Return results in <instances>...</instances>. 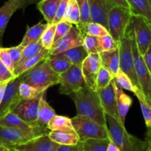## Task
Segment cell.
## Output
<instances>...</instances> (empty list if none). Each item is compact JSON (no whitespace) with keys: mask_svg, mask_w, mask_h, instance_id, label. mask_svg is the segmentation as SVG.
<instances>
[{"mask_svg":"<svg viewBox=\"0 0 151 151\" xmlns=\"http://www.w3.org/2000/svg\"><path fill=\"white\" fill-rule=\"evenodd\" d=\"M74 101L76 115L90 119L101 125L107 126L105 114L96 90L86 86L70 95Z\"/></svg>","mask_w":151,"mask_h":151,"instance_id":"1","label":"cell"},{"mask_svg":"<svg viewBox=\"0 0 151 151\" xmlns=\"http://www.w3.org/2000/svg\"><path fill=\"white\" fill-rule=\"evenodd\" d=\"M110 139L120 151H147V142L132 136L124 124L109 115H105Z\"/></svg>","mask_w":151,"mask_h":151,"instance_id":"2","label":"cell"},{"mask_svg":"<svg viewBox=\"0 0 151 151\" xmlns=\"http://www.w3.org/2000/svg\"><path fill=\"white\" fill-rule=\"evenodd\" d=\"M20 76L22 82L40 92H46L50 87L58 85L59 80V74L50 68L46 59Z\"/></svg>","mask_w":151,"mask_h":151,"instance_id":"3","label":"cell"},{"mask_svg":"<svg viewBox=\"0 0 151 151\" xmlns=\"http://www.w3.org/2000/svg\"><path fill=\"white\" fill-rule=\"evenodd\" d=\"M50 130L47 127L37 125L27 129L13 128L0 125V140L6 147L13 148L35 138L48 134Z\"/></svg>","mask_w":151,"mask_h":151,"instance_id":"4","label":"cell"},{"mask_svg":"<svg viewBox=\"0 0 151 151\" xmlns=\"http://www.w3.org/2000/svg\"><path fill=\"white\" fill-rule=\"evenodd\" d=\"M133 30L131 23L126 30L124 36L119 42L120 59V70L125 73L136 88H139L134 67V58L133 52Z\"/></svg>","mask_w":151,"mask_h":151,"instance_id":"5","label":"cell"},{"mask_svg":"<svg viewBox=\"0 0 151 151\" xmlns=\"http://www.w3.org/2000/svg\"><path fill=\"white\" fill-rule=\"evenodd\" d=\"M71 120L73 127L79 137V142L90 139H110L107 125H101L90 119L77 115Z\"/></svg>","mask_w":151,"mask_h":151,"instance_id":"6","label":"cell"},{"mask_svg":"<svg viewBox=\"0 0 151 151\" xmlns=\"http://www.w3.org/2000/svg\"><path fill=\"white\" fill-rule=\"evenodd\" d=\"M132 12L130 8L114 6L110 11L107 19L108 31L117 43L124 36L131 21Z\"/></svg>","mask_w":151,"mask_h":151,"instance_id":"7","label":"cell"},{"mask_svg":"<svg viewBox=\"0 0 151 151\" xmlns=\"http://www.w3.org/2000/svg\"><path fill=\"white\" fill-rule=\"evenodd\" d=\"M58 84L61 94L71 95L88 86L82 73V68L72 65L69 69L59 75Z\"/></svg>","mask_w":151,"mask_h":151,"instance_id":"8","label":"cell"},{"mask_svg":"<svg viewBox=\"0 0 151 151\" xmlns=\"http://www.w3.org/2000/svg\"><path fill=\"white\" fill-rule=\"evenodd\" d=\"M132 27L139 53L143 56L151 43V24L145 17L132 15Z\"/></svg>","mask_w":151,"mask_h":151,"instance_id":"9","label":"cell"},{"mask_svg":"<svg viewBox=\"0 0 151 151\" xmlns=\"http://www.w3.org/2000/svg\"><path fill=\"white\" fill-rule=\"evenodd\" d=\"M133 52L135 71L139 88L147 99L151 102V74L144 61L143 56L139 53L135 41L134 34L133 38Z\"/></svg>","mask_w":151,"mask_h":151,"instance_id":"10","label":"cell"},{"mask_svg":"<svg viewBox=\"0 0 151 151\" xmlns=\"http://www.w3.org/2000/svg\"><path fill=\"white\" fill-rule=\"evenodd\" d=\"M39 2L40 0H8L2 7H0V44L2 43L5 30L14 13Z\"/></svg>","mask_w":151,"mask_h":151,"instance_id":"11","label":"cell"},{"mask_svg":"<svg viewBox=\"0 0 151 151\" xmlns=\"http://www.w3.org/2000/svg\"><path fill=\"white\" fill-rule=\"evenodd\" d=\"M83 39L84 36L77 27L73 26L66 36L53 45L49 50V56H55L70 49L82 46Z\"/></svg>","mask_w":151,"mask_h":151,"instance_id":"12","label":"cell"},{"mask_svg":"<svg viewBox=\"0 0 151 151\" xmlns=\"http://www.w3.org/2000/svg\"><path fill=\"white\" fill-rule=\"evenodd\" d=\"M21 82V76H19L10 81L8 84L4 99L0 105V117L9 112H13L17 104L22 99L19 93V87Z\"/></svg>","mask_w":151,"mask_h":151,"instance_id":"13","label":"cell"},{"mask_svg":"<svg viewBox=\"0 0 151 151\" xmlns=\"http://www.w3.org/2000/svg\"><path fill=\"white\" fill-rule=\"evenodd\" d=\"M42 95L32 99H22L13 112L28 124L36 125L39 102Z\"/></svg>","mask_w":151,"mask_h":151,"instance_id":"14","label":"cell"},{"mask_svg":"<svg viewBox=\"0 0 151 151\" xmlns=\"http://www.w3.org/2000/svg\"><path fill=\"white\" fill-rule=\"evenodd\" d=\"M101 67L99 53H90L82 63V70L87 85L94 90L97 75Z\"/></svg>","mask_w":151,"mask_h":151,"instance_id":"15","label":"cell"},{"mask_svg":"<svg viewBox=\"0 0 151 151\" xmlns=\"http://www.w3.org/2000/svg\"><path fill=\"white\" fill-rule=\"evenodd\" d=\"M88 3L91 22L99 23L108 29L107 19L109 13L114 7L113 4L110 0H88Z\"/></svg>","mask_w":151,"mask_h":151,"instance_id":"16","label":"cell"},{"mask_svg":"<svg viewBox=\"0 0 151 151\" xmlns=\"http://www.w3.org/2000/svg\"><path fill=\"white\" fill-rule=\"evenodd\" d=\"M99 96L101 106L105 115H109L115 119H119L118 109H117L116 100L114 90H113L112 83L105 88L96 90Z\"/></svg>","mask_w":151,"mask_h":151,"instance_id":"17","label":"cell"},{"mask_svg":"<svg viewBox=\"0 0 151 151\" xmlns=\"http://www.w3.org/2000/svg\"><path fill=\"white\" fill-rule=\"evenodd\" d=\"M59 145L50 139L48 134H46L13 148L18 151H55Z\"/></svg>","mask_w":151,"mask_h":151,"instance_id":"18","label":"cell"},{"mask_svg":"<svg viewBox=\"0 0 151 151\" xmlns=\"http://www.w3.org/2000/svg\"><path fill=\"white\" fill-rule=\"evenodd\" d=\"M48 136L53 142L60 145H76L80 141L73 127L51 130L49 132Z\"/></svg>","mask_w":151,"mask_h":151,"instance_id":"19","label":"cell"},{"mask_svg":"<svg viewBox=\"0 0 151 151\" xmlns=\"http://www.w3.org/2000/svg\"><path fill=\"white\" fill-rule=\"evenodd\" d=\"M112 85H113V90L115 92L116 95V100L117 109H118L119 116L120 122L122 124L124 125L125 122V119L127 116V114L133 104V101L130 96H129L127 94L123 91L122 89L119 88L114 81L111 82Z\"/></svg>","mask_w":151,"mask_h":151,"instance_id":"20","label":"cell"},{"mask_svg":"<svg viewBox=\"0 0 151 151\" xmlns=\"http://www.w3.org/2000/svg\"><path fill=\"white\" fill-rule=\"evenodd\" d=\"M101 66L110 71L113 76L120 70L119 49V46L116 48L108 51L101 52L99 53Z\"/></svg>","mask_w":151,"mask_h":151,"instance_id":"21","label":"cell"},{"mask_svg":"<svg viewBox=\"0 0 151 151\" xmlns=\"http://www.w3.org/2000/svg\"><path fill=\"white\" fill-rule=\"evenodd\" d=\"M46 92L42 95L39 102V109L37 113V119L36 122V125L47 127L49 121L56 116V112L54 109L48 104L45 99Z\"/></svg>","mask_w":151,"mask_h":151,"instance_id":"22","label":"cell"},{"mask_svg":"<svg viewBox=\"0 0 151 151\" xmlns=\"http://www.w3.org/2000/svg\"><path fill=\"white\" fill-rule=\"evenodd\" d=\"M62 0H40L36 8L40 11L44 19L48 24H52L56 11Z\"/></svg>","mask_w":151,"mask_h":151,"instance_id":"23","label":"cell"},{"mask_svg":"<svg viewBox=\"0 0 151 151\" xmlns=\"http://www.w3.org/2000/svg\"><path fill=\"white\" fill-rule=\"evenodd\" d=\"M48 23H42V22H40L35 25L27 27L25 34H24L20 45H22L23 47H25L31 43L39 41L41 39L45 30L48 27Z\"/></svg>","mask_w":151,"mask_h":151,"instance_id":"24","label":"cell"},{"mask_svg":"<svg viewBox=\"0 0 151 151\" xmlns=\"http://www.w3.org/2000/svg\"><path fill=\"white\" fill-rule=\"evenodd\" d=\"M55 56L64 58L68 62H70L72 65L82 68V63H83L84 60L86 59L87 56H88V53L86 51L83 46H79V47L70 49V50H66L59 54L55 55Z\"/></svg>","mask_w":151,"mask_h":151,"instance_id":"25","label":"cell"},{"mask_svg":"<svg viewBox=\"0 0 151 151\" xmlns=\"http://www.w3.org/2000/svg\"><path fill=\"white\" fill-rule=\"evenodd\" d=\"M133 15L145 17L151 23V5L150 0H127Z\"/></svg>","mask_w":151,"mask_h":151,"instance_id":"26","label":"cell"},{"mask_svg":"<svg viewBox=\"0 0 151 151\" xmlns=\"http://www.w3.org/2000/svg\"><path fill=\"white\" fill-rule=\"evenodd\" d=\"M48 56L49 50L44 48L40 53H38L36 56H33L30 59L26 60L24 63H22L19 66L17 67L14 71V76H19L22 75V74L24 73L25 72L28 71L29 70L34 68L39 63H40L41 62L44 61L45 59H47Z\"/></svg>","mask_w":151,"mask_h":151,"instance_id":"27","label":"cell"},{"mask_svg":"<svg viewBox=\"0 0 151 151\" xmlns=\"http://www.w3.org/2000/svg\"><path fill=\"white\" fill-rule=\"evenodd\" d=\"M110 139H90L78 143L80 151H107Z\"/></svg>","mask_w":151,"mask_h":151,"instance_id":"28","label":"cell"},{"mask_svg":"<svg viewBox=\"0 0 151 151\" xmlns=\"http://www.w3.org/2000/svg\"><path fill=\"white\" fill-rule=\"evenodd\" d=\"M0 125L4 126V127L21 129L30 128L34 126L24 122L14 112H9L5 115L0 117Z\"/></svg>","mask_w":151,"mask_h":151,"instance_id":"29","label":"cell"},{"mask_svg":"<svg viewBox=\"0 0 151 151\" xmlns=\"http://www.w3.org/2000/svg\"><path fill=\"white\" fill-rule=\"evenodd\" d=\"M133 93L137 97L138 100L140 104L141 109H142V114H143L144 119H145V124L148 129L151 128V102L147 99L146 97L143 94L139 88H136Z\"/></svg>","mask_w":151,"mask_h":151,"instance_id":"30","label":"cell"},{"mask_svg":"<svg viewBox=\"0 0 151 151\" xmlns=\"http://www.w3.org/2000/svg\"><path fill=\"white\" fill-rule=\"evenodd\" d=\"M63 20L69 22L73 24H75L76 27L80 24V10H79L76 0H69L66 14H65Z\"/></svg>","mask_w":151,"mask_h":151,"instance_id":"31","label":"cell"},{"mask_svg":"<svg viewBox=\"0 0 151 151\" xmlns=\"http://www.w3.org/2000/svg\"><path fill=\"white\" fill-rule=\"evenodd\" d=\"M46 61L49 64L50 68L59 75L65 72L72 65V64L68 60L57 56H49L46 59Z\"/></svg>","mask_w":151,"mask_h":151,"instance_id":"32","label":"cell"},{"mask_svg":"<svg viewBox=\"0 0 151 151\" xmlns=\"http://www.w3.org/2000/svg\"><path fill=\"white\" fill-rule=\"evenodd\" d=\"M80 31L83 36L90 35V36H95V37H101V36L110 34L107 29L104 27L102 24L97 22H91L88 24H86Z\"/></svg>","mask_w":151,"mask_h":151,"instance_id":"33","label":"cell"},{"mask_svg":"<svg viewBox=\"0 0 151 151\" xmlns=\"http://www.w3.org/2000/svg\"><path fill=\"white\" fill-rule=\"evenodd\" d=\"M113 81L116 83V85L119 88L122 90H126V91H131L134 93L136 87L133 85V82L129 77L128 76L123 72L122 70H119L114 75Z\"/></svg>","mask_w":151,"mask_h":151,"instance_id":"34","label":"cell"},{"mask_svg":"<svg viewBox=\"0 0 151 151\" xmlns=\"http://www.w3.org/2000/svg\"><path fill=\"white\" fill-rule=\"evenodd\" d=\"M43 49H44V47H43L41 40L36 42L31 43V44L25 46V47H24V50H23L22 56L21 59H20L19 62V64L17 65V67L19 66L22 64L24 63L26 60L30 59V58H32L33 56H36L38 53H40ZM17 67H16V68H17Z\"/></svg>","mask_w":151,"mask_h":151,"instance_id":"35","label":"cell"},{"mask_svg":"<svg viewBox=\"0 0 151 151\" xmlns=\"http://www.w3.org/2000/svg\"><path fill=\"white\" fill-rule=\"evenodd\" d=\"M47 128L51 130H61L67 127H73L72 124V120L69 117L65 116L56 115L49 121L47 125Z\"/></svg>","mask_w":151,"mask_h":151,"instance_id":"36","label":"cell"},{"mask_svg":"<svg viewBox=\"0 0 151 151\" xmlns=\"http://www.w3.org/2000/svg\"><path fill=\"white\" fill-rule=\"evenodd\" d=\"M113 78H114V76L110 71L101 67L97 75L96 81V90L107 88L108 85H110Z\"/></svg>","mask_w":151,"mask_h":151,"instance_id":"37","label":"cell"},{"mask_svg":"<svg viewBox=\"0 0 151 151\" xmlns=\"http://www.w3.org/2000/svg\"><path fill=\"white\" fill-rule=\"evenodd\" d=\"M81 14V22L80 24L77 27L79 30H82L86 24L91 22V13L88 0H76Z\"/></svg>","mask_w":151,"mask_h":151,"instance_id":"38","label":"cell"},{"mask_svg":"<svg viewBox=\"0 0 151 151\" xmlns=\"http://www.w3.org/2000/svg\"><path fill=\"white\" fill-rule=\"evenodd\" d=\"M55 24H49L48 27L46 28L41 37V42L42 43L43 47L46 50H50L53 45L54 44L55 31H56Z\"/></svg>","mask_w":151,"mask_h":151,"instance_id":"39","label":"cell"},{"mask_svg":"<svg viewBox=\"0 0 151 151\" xmlns=\"http://www.w3.org/2000/svg\"><path fill=\"white\" fill-rule=\"evenodd\" d=\"M19 93L22 99H32L40 96L45 92H40L33 87L22 82L19 87Z\"/></svg>","mask_w":151,"mask_h":151,"instance_id":"40","label":"cell"},{"mask_svg":"<svg viewBox=\"0 0 151 151\" xmlns=\"http://www.w3.org/2000/svg\"><path fill=\"white\" fill-rule=\"evenodd\" d=\"M118 46L119 43H117L115 40H113V38L110 34L98 37L99 53H101V52L111 50L117 47Z\"/></svg>","mask_w":151,"mask_h":151,"instance_id":"41","label":"cell"},{"mask_svg":"<svg viewBox=\"0 0 151 151\" xmlns=\"http://www.w3.org/2000/svg\"><path fill=\"white\" fill-rule=\"evenodd\" d=\"M73 24L65 20H62L60 22L56 24V31H55V38H54V43L61 40L62 38L66 36L68 32L72 28Z\"/></svg>","mask_w":151,"mask_h":151,"instance_id":"42","label":"cell"},{"mask_svg":"<svg viewBox=\"0 0 151 151\" xmlns=\"http://www.w3.org/2000/svg\"><path fill=\"white\" fill-rule=\"evenodd\" d=\"M88 54L90 53H99L98 50V37L85 35L82 45Z\"/></svg>","mask_w":151,"mask_h":151,"instance_id":"43","label":"cell"},{"mask_svg":"<svg viewBox=\"0 0 151 151\" xmlns=\"http://www.w3.org/2000/svg\"><path fill=\"white\" fill-rule=\"evenodd\" d=\"M24 47H23L20 44L17 46H14V47H7V50H8L10 56H11V59H12L13 62H14L15 68L17 66L20 59H21Z\"/></svg>","mask_w":151,"mask_h":151,"instance_id":"44","label":"cell"},{"mask_svg":"<svg viewBox=\"0 0 151 151\" xmlns=\"http://www.w3.org/2000/svg\"><path fill=\"white\" fill-rule=\"evenodd\" d=\"M0 61L10 70L12 73H14V69H15V66L13 62L12 59H11V56H10L9 53H8L7 47H2L1 50H0Z\"/></svg>","mask_w":151,"mask_h":151,"instance_id":"45","label":"cell"},{"mask_svg":"<svg viewBox=\"0 0 151 151\" xmlns=\"http://www.w3.org/2000/svg\"><path fill=\"white\" fill-rule=\"evenodd\" d=\"M68 2H69V0H62V2H61L60 5H59V8L57 9V11H56V16H55L54 19H53L52 24H56L63 20L65 14H66Z\"/></svg>","mask_w":151,"mask_h":151,"instance_id":"46","label":"cell"},{"mask_svg":"<svg viewBox=\"0 0 151 151\" xmlns=\"http://www.w3.org/2000/svg\"><path fill=\"white\" fill-rule=\"evenodd\" d=\"M16 76L1 61H0V83L4 82H10Z\"/></svg>","mask_w":151,"mask_h":151,"instance_id":"47","label":"cell"},{"mask_svg":"<svg viewBox=\"0 0 151 151\" xmlns=\"http://www.w3.org/2000/svg\"><path fill=\"white\" fill-rule=\"evenodd\" d=\"M142 56H143L144 61H145V64H146L148 70L151 74V43L148 47L147 51Z\"/></svg>","mask_w":151,"mask_h":151,"instance_id":"48","label":"cell"},{"mask_svg":"<svg viewBox=\"0 0 151 151\" xmlns=\"http://www.w3.org/2000/svg\"><path fill=\"white\" fill-rule=\"evenodd\" d=\"M55 151H80L78 145H60L56 147Z\"/></svg>","mask_w":151,"mask_h":151,"instance_id":"49","label":"cell"},{"mask_svg":"<svg viewBox=\"0 0 151 151\" xmlns=\"http://www.w3.org/2000/svg\"><path fill=\"white\" fill-rule=\"evenodd\" d=\"M8 83L9 82H4L0 83V105L2 104V100L4 99V96H5V93Z\"/></svg>","mask_w":151,"mask_h":151,"instance_id":"50","label":"cell"},{"mask_svg":"<svg viewBox=\"0 0 151 151\" xmlns=\"http://www.w3.org/2000/svg\"><path fill=\"white\" fill-rule=\"evenodd\" d=\"M110 1L113 4L114 6H122L124 7V8H130V6H129V4L127 3V0H110Z\"/></svg>","mask_w":151,"mask_h":151,"instance_id":"51","label":"cell"},{"mask_svg":"<svg viewBox=\"0 0 151 151\" xmlns=\"http://www.w3.org/2000/svg\"><path fill=\"white\" fill-rule=\"evenodd\" d=\"M107 151H120V150L117 147L115 144L113 143L112 141H110V142L108 145V147H107Z\"/></svg>","mask_w":151,"mask_h":151,"instance_id":"52","label":"cell"},{"mask_svg":"<svg viewBox=\"0 0 151 151\" xmlns=\"http://www.w3.org/2000/svg\"><path fill=\"white\" fill-rule=\"evenodd\" d=\"M10 148L8 147L5 146L2 142L0 140V151H9Z\"/></svg>","mask_w":151,"mask_h":151,"instance_id":"53","label":"cell"},{"mask_svg":"<svg viewBox=\"0 0 151 151\" xmlns=\"http://www.w3.org/2000/svg\"><path fill=\"white\" fill-rule=\"evenodd\" d=\"M150 140H151V128L149 129V132H148L147 133V142Z\"/></svg>","mask_w":151,"mask_h":151,"instance_id":"54","label":"cell"},{"mask_svg":"<svg viewBox=\"0 0 151 151\" xmlns=\"http://www.w3.org/2000/svg\"><path fill=\"white\" fill-rule=\"evenodd\" d=\"M147 151H151V142H147Z\"/></svg>","mask_w":151,"mask_h":151,"instance_id":"55","label":"cell"},{"mask_svg":"<svg viewBox=\"0 0 151 151\" xmlns=\"http://www.w3.org/2000/svg\"><path fill=\"white\" fill-rule=\"evenodd\" d=\"M9 151H18V150H15V149H14V148H10Z\"/></svg>","mask_w":151,"mask_h":151,"instance_id":"56","label":"cell"},{"mask_svg":"<svg viewBox=\"0 0 151 151\" xmlns=\"http://www.w3.org/2000/svg\"><path fill=\"white\" fill-rule=\"evenodd\" d=\"M146 142H147V141H146ZM151 142V140H150V141H147V142Z\"/></svg>","mask_w":151,"mask_h":151,"instance_id":"57","label":"cell"},{"mask_svg":"<svg viewBox=\"0 0 151 151\" xmlns=\"http://www.w3.org/2000/svg\"><path fill=\"white\" fill-rule=\"evenodd\" d=\"M150 5H151V0H150ZM150 24H151V23H150Z\"/></svg>","mask_w":151,"mask_h":151,"instance_id":"58","label":"cell"},{"mask_svg":"<svg viewBox=\"0 0 151 151\" xmlns=\"http://www.w3.org/2000/svg\"><path fill=\"white\" fill-rule=\"evenodd\" d=\"M1 49H2V47H0V50H1Z\"/></svg>","mask_w":151,"mask_h":151,"instance_id":"59","label":"cell"}]
</instances>
